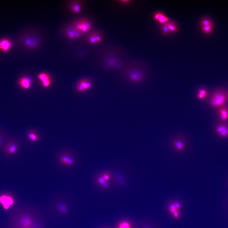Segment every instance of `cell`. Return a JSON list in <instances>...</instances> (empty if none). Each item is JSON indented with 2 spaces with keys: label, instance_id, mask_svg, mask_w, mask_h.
<instances>
[{
  "label": "cell",
  "instance_id": "5b68a950",
  "mask_svg": "<svg viewBox=\"0 0 228 228\" xmlns=\"http://www.w3.org/2000/svg\"><path fill=\"white\" fill-rule=\"evenodd\" d=\"M227 99L226 94L223 91H218L212 95L210 99L211 105L214 107H222Z\"/></svg>",
  "mask_w": 228,
  "mask_h": 228
},
{
  "label": "cell",
  "instance_id": "d6a6232c",
  "mask_svg": "<svg viewBox=\"0 0 228 228\" xmlns=\"http://www.w3.org/2000/svg\"><path fill=\"white\" fill-rule=\"evenodd\" d=\"M162 13L160 12L157 13L154 15V18L155 20H158Z\"/></svg>",
  "mask_w": 228,
  "mask_h": 228
},
{
  "label": "cell",
  "instance_id": "d6986e66",
  "mask_svg": "<svg viewBox=\"0 0 228 228\" xmlns=\"http://www.w3.org/2000/svg\"><path fill=\"white\" fill-rule=\"evenodd\" d=\"M207 94V91L204 88H201L199 90L197 94V97L199 99H202L206 97Z\"/></svg>",
  "mask_w": 228,
  "mask_h": 228
},
{
  "label": "cell",
  "instance_id": "4dcf8cb0",
  "mask_svg": "<svg viewBox=\"0 0 228 228\" xmlns=\"http://www.w3.org/2000/svg\"><path fill=\"white\" fill-rule=\"evenodd\" d=\"M172 215L175 219H178L180 217V211H176Z\"/></svg>",
  "mask_w": 228,
  "mask_h": 228
},
{
  "label": "cell",
  "instance_id": "4316f807",
  "mask_svg": "<svg viewBox=\"0 0 228 228\" xmlns=\"http://www.w3.org/2000/svg\"><path fill=\"white\" fill-rule=\"evenodd\" d=\"M17 147L15 145H12L10 146L9 149V153L11 154H14L17 150Z\"/></svg>",
  "mask_w": 228,
  "mask_h": 228
},
{
  "label": "cell",
  "instance_id": "cb8c5ba5",
  "mask_svg": "<svg viewBox=\"0 0 228 228\" xmlns=\"http://www.w3.org/2000/svg\"><path fill=\"white\" fill-rule=\"evenodd\" d=\"M29 139L31 141L36 142L38 140V137L36 134L34 133H30L28 135Z\"/></svg>",
  "mask_w": 228,
  "mask_h": 228
},
{
  "label": "cell",
  "instance_id": "f546056e",
  "mask_svg": "<svg viewBox=\"0 0 228 228\" xmlns=\"http://www.w3.org/2000/svg\"><path fill=\"white\" fill-rule=\"evenodd\" d=\"M102 176L104 180L108 182L110 179L111 176L108 173H104L102 175Z\"/></svg>",
  "mask_w": 228,
  "mask_h": 228
},
{
  "label": "cell",
  "instance_id": "ba28073f",
  "mask_svg": "<svg viewBox=\"0 0 228 228\" xmlns=\"http://www.w3.org/2000/svg\"><path fill=\"white\" fill-rule=\"evenodd\" d=\"M92 86V82L88 79H84L79 81L77 87V90L79 92H85L90 89Z\"/></svg>",
  "mask_w": 228,
  "mask_h": 228
},
{
  "label": "cell",
  "instance_id": "8fae6325",
  "mask_svg": "<svg viewBox=\"0 0 228 228\" xmlns=\"http://www.w3.org/2000/svg\"><path fill=\"white\" fill-rule=\"evenodd\" d=\"M0 202L2 203L5 209H8L13 204V200L10 196L4 195L0 197Z\"/></svg>",
  "mask_w": 228,
  "mask_h": 228
},
{
  "label": "cell",
  "instance_id": "7c38bea8",
  "mask_svg": "<svg viewBox=\"0 0 228 228\" xmlns=\"http://www.w3.org/2000/svg\"><path fill=\"white\" fill-rule=\"evenodd\" d=\"M216 130L218 134L223 138H225L228 136V127L223 124L218 125Z\"/></svg>",
  "mask_w": 228,
  "mask_h": 228
},
{
  "label": "cell",
  "instance_id": "9a60e30c",
  "mask_svg": "<svg viewBox=\"0 0 228 228\" xmlns=\"http://www.w3.org/2000/svg\"><path fill=\"white\" fill-rule=\"evenodd\" d=\"M32 81L28 77H24L22 78L19 81L20 86L24 89H27L31 85Z\"/></svg>",
  "mask_w": 228,
  "mask_h": 228
},
{
  "label": "cell",
  "instance_id": "ffe728a7",
  "mask_svg": "<svg viewBox=\"0 0 228 228\" xmlns=\"http://www.w3.org/2000/svg\"><path fill=\"white\" fill-rule=\"evenodd\" d=\"M166 24L170 30L173 32H176L178 29L176 25L173 22L170 21L166 23Z\"/></svg>",
  "mask_w": 228,
  "mask_h": 228
},
{
  "label": "cell",
  "instance_id": "484cf974",
  "mask_svg": "<svg viewBox=\"0 0 228 228\" xmlns=\"http://www.w3.org/2000/svg\"><path fill=\"white\" fill-rule=\"evenodd\" d=\"M169 19L164 16L162 13L161 14L160 17L158 21L161 24H165L168 21Z\"/></svg>",
  "mask_w": 228,
  "mask_h": 228
},
{
  "label": "cell",
  "instance_id": "4fadbf2b",
  "mask_svg": "<svg viewBox=\"0 0 228 228\" xmlns=\"http://www.w3.org/2000/svg\"><path fill=\"white\" fill-rule=\"evenodd\" d=\"M70 7L72 12L75 14L79 13L82 10V3L80 1L74 2V3L70 4Z\"/></svg>",
  "mask_w": 228,
  "mask_h": 228
},
{
  "label": "cell",
  "instance_id": "1f68e13d",
  "mask_svg": "<svg viewBox=\"0 0 228 228\" xmlns=\"http://www.w3.org/2000/svg\"><path fill=\"white\" fill-rule=\"evenodd\" d=\"M118 2H119V3L120 4H127L131 3V2H133V1H131V0H129H129H127V1L124 0V1H118Z\"/></svg>",
  "mask_w": 228,
  "mask_h": 228
},
{
  "label": "cell",
  "instance_id": "30bf717a",
  "mask_svg": "<svg viewBox=\"0 0 228 228\" xmlns=\"http://www.w3.org/2000/svg\"><path fill=\"white\" fill-rule=\"evenodd\" d=\"M38 78L42 82L44 87L47 88L50 85L51 81L49 75L47 73H41L38 75Z\"/></svg>",
  "mask_w": 228,
  "mask_h": 228
},
{
  "label": "cell",
  "instance_id": "44dd1931",
  "mask_svg": "<svg viewBox=\"0 0 228 228\" xmlns=\"http://www.w3.org/2000/svg\"><path fill=\"white\" fill-rule=\"evenodd\" d=\"M130 223L127 220H124L121 222L118 226V228H131Z\"/></svg>",
  "mask_w": 228,
  "mask_h": 228
},
{
  "label": "cell",
  "instance_id": "8992f818",
  "mask_svg": "<svg viewBox=\"0 0 228 228\" xmlns=\"http://www.w3.org/2000/svg\"><path fill=\"white\" fill-rule=\"evenodd\" d=\"M103 39L104 36L101 30L97 29L91 30L86 37L87 42L91 45L101 43Z\"/></svg>",
  "mask_w": 228,
  "mask_h": 228
},
{
  "label": "cell",
  "instance_id": "277c9868",
  "mask_svg": "<svg viewBox=\"0 0 228 228\" xmlns=\"http://www.w3.org/2000/svg\"><path fill=\"white\" fill-rule=\"evenodd\" d=\"M139 63L136 60H131L126 63L124 71L129 81L133 83H138L144 78V74L138 67Z\"/></svg>",
  "mask_w": 228,
  "mask_h": 228
},
{
  "label": "cell",
  "instance_id": "52a82bcc",
  "mask_svg": "<svg viewBox=\"0 0 228 228\" xmlns=\"http://www.w3.org/2000/svg\"><path fill=\"white\" fill-rule=\"evenodd\" d=\"M172 144L174 149L178 151L183 150L186 147V143L185 140L180 137L173 139Z\"/></svg>",
  "mask_w": 228,
  "mask_h": 228
},
{
  "label": "cell",
  "instance_id": "d4e9b609",
  "mask_svg": "<svg viewBox=\"0 0 228 228\" xmlns=\"http://www.w3.org/2000/svg\"><path fill=\"white\" fill-rule=\"evenodd\" d=\"M168 210L170 213L172 215H173L175 212L177 211L173 202L170 203L168 207Z\"/></svg>",
  "mask_w": 228,
  "mask_h": 228
},
{
  "label": "cell",
  "instance_id": "e0dca14e",
  "mask_svg": "<svg viewBox=\"0 0 228 228\" xmlns=\"http://www.w3.org/2000/svg\"><path fill=\"white\" fill-rule=\"evenodd\" d=\"M11 43L8 41L4 40L0 42V49L4 51H6L10 48Z\"/></svg>",
  "mask_w": 228,
  "mask_h": 228
},
{
  "label": "cell",
  "instance_id": "9c48e42d",
  "mask_svg": "<svg viewBox=\"0 0 228 228\" xmlns=\"http://www.w3.org/2000/svg\"><path fill=\"white\" fill-rule=\"evenodd\" d=\"M65 34L68 39L71 40L78 39L83 35L81 33L76 30L71 26L66 30Z\"/></svg>",
  "mask_w": 228,
  "mask_h": 228
},
{
  "label": "cell",
  "instance_id": "836d02e7",
  "mask_svg": "<svg viewBox=\"0 0 228 228\" xmlns=\"http://www.w3.org/2000/svg\"><path fill=\"white\" fill-rule=\"evenodd\" d=\"M143 228H150V227L148 226H146L144 227Z\"/></svg>",
  "mask_w": 228,
  "mask_h": 228
},
{
  "label": "cell",
  "instance_id": "83f0119b",
  "mask_svg": "<svg viewBox=\"0 0 228 228\" xmlns=\"http://www.w3.org/2000/svg\"><path fill=\"white\" fill-rule=\"evenodd\" d=\"M163 32L165 35H167L169 32V30L167 27L166 23L164 24L162 27Z\"/></svg>",
  "mask_w": 228,
  "mask_h": 228
},
{
  "label": "cell",
  "instance_id": "603a6c76",
  "mask_svg": "<svg viewBox=\"0 0 228 228\" xmlns=\"http://www.w3.org/2000/svg\"><path fill=\"white\" fill-rule=\"evenodd\" d=\"M212 24V21L209 18H205L201 21V24L202 26H209Z\"/></svg>",
  "mask_w": 228,
  "mask_h": 228
},
{
  "label": "cell",
  "instance_id": "5bb4252c",
  "mask_svg": "<svg viewBox=\"0 0 228 228\" xmlns=\"http://www.w3.org/2000/svg\"><path fill=\"white\" fill-rule=\"evenodd\" d=\"M59 161L62 164L67 166L73 165L74 163V160L70 156L67 155H63L60 156Z\"/></svg>",
  "mask_w": 228,
  "mask_h": 228
},
{
  "label": "cell",
  "instance_id": "f1b7e54d",
  "mask_svg": "<svg viewBox=\"0 0 228 228\" xmlns=\"http://www.w3.org/2000/svg\"><path fill=\"white\" fill-rule=\"evenodd\" d=\"M173 203L177 210L180 211L181 208V203L178 201H175L173 202Z\"/></svg>",
  "mask_w": 228,
  "mask_h": 228
},
{
  "label": "cell",
  "instance_id": "3957f363",
  "mask_svg": "<svg viewBox=\"0 0 228 228\" xmlns=\"http://www.w3.org/2000/svg\"><path fill=\"white\" fill-rule=\"evenodd\" d=\"M17 225L19 228H45L46 223L41 211L33 206L19 216Z\"/></svg>",
  "mask_w": 228,
  "mask_h": 228
},
{
  "label": "cell",
  "instance_id": "6da1fadb",
  "mask_svg": "<svg viewBox=\"0 0 228 228\" xmlns=\"http://www.w3.org/2000/svg\"><path fill=\"white\" fill-rule=\"evenodd\" d=\"M125 53L122 50L113 46L102 48L98 53L96 58L106 69H119L126 64L124 61Z\"/></svg>",
  "mask_w": 228,
  "mask_h": 228
},
{
  "label": "cell",
  "instance_id": "2e32d148",
  "mask_svg": "<svg viewBox=\"0 0 228 228\" xmlns=\"http://www.w3.org/2000/svg\"><path fill=\"white\" fill-rule=\"evenodd\" d=\"M219 117L220 119L225 121L228 119V108L226 106H222L219 111Z\"/></svg>",
  "mask_w": 228,
  "mask_h": 228
},
{
  "label": "cell",
  "instance_id": "ac0fdd59",
  "mask_svg": "<svg viewBox=\"0 0 228 228\" xmlns=\"http://www.w3.org/2000/svg\"><path fill=\"white\" fill-rule=\"evenodd\" d=\"M97 181L98 184L104 188H106L109 187V184L108 182L104 180L102 175L98 178Z\"/></svg>",
  "mask_w": 228,
  "mask_h": 228
},
{
  "label": "cell",
  "instance_id": "7402d4cb",
  "mask_svg": "<svg viewBox=\"0 0 228 228\" xmlns=\"http://www.w3.org/2000/svg\"><path fill=\"white\" fill-rule=\"evenodd\" d=\"M213 25L211 24L209 26H202V29L203 31L205 33L209 34L211 33L212 31Z\"/></svg>",
  "mask_w": 228,
  "mask_h": 228
},
{
  "label": "cell",
  "instance_id": "7a4b0ae2",
  "mask_svg": "<svg viewBox=\"0 0 228 228\" xmlns=\"http://www.w3.org/2000/svg\"><path fill=\"white\" fill-rule=\"evenodd\" d=\"M48 209L49 214L53 218L62 219L71 214L74 209V201L69 197L56 196L50 201Z\"/></svg>",
  "mask_w": 228,
  "mask_h": 228
}]
</instances>
